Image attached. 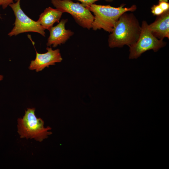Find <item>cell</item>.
I'll return each mask as SVG.
<instances>
[{
	"mask_svg": "<svg viewBox=\"0 0 169 169\" xmlns=\"http://www.w3.org/2000/svg\"><path fill=\"white\" fill-rule=\"evenodd\" d=\"M122 4L120 7H115L110 5H101L92 4L86 6L90 11L93 13L94 19L92 28L94 30L103 29L110 33L120 17L128 12H133L137 9L135 5L129 8L124 7Z\"/></svg>",
	"mask_w": 169,
	"mask_h": 169,
	"instance_id": "2",
	"label": "cell"
},
{
	"mask_svg": "<svg viewBox=\"0 0 169 169\" xmlns=\"http://www.w3.org/2000/svg\"><path fill=\"white\" fill-rule=\"evenodd\" d=\"M141 26V32L137 40L129 47L130 59H136L148 50H152L157 52L166 44V42L158 39L152 34L146 21H142Z\"/></svg>",
	"mask_w": 169,
	"mask_h": 169,
	"instance_id": "4",
	"label": "cell"
},
{
	"mask_svg": "<svg viewBox=\"0 0 169 169\" xmlns=\"http://www.w3.org/2000/svg\"><path fill=\"white\" fill-rule=\"evenodd\" d=\"M20 1L18 0L9 5L13 11L15 20L14 26L8 33V36L11 37L25 32H34L45 37V29L38 21L33 20L26 15L21 8Z\"/></svg>",
	"mask_w": 169,
	"mask_h": 169,
	"instance_id": "6",
	"label": "cell"
},
{
	"mask_svg": "<svg viewBox=\"0 0 169 169\" xmlns=\"http://www.w3.org/2000/svg\"><path fill=\"white\" fill-rule=\"evenodd\" d=\"M17 0H15L16 1H17Z\"/></svg>",
	"mask_w": 169,
	"mask_h": 169,
	"instance_id": "17",
	"label": "cell"
},
{
	"mask_svg": "<svg viewBox=\"0 0 169 169\" xmlns=\"http://www.w3.org/2000/svg\"><path fill=\"white\" fill-rule=\"evenodd\" d=\"M35 110L34 108H27L23 117L18 119V132L21 138H33L41 142L52 134L49 131L51 128L44 127V121L40 118H37Z\"/></svg>",
	"mask_w": 169,
	"mask_h": 169,
	"instance_id": "3",
	"label": "cell"
},
{
	"mask_svg": "<svg viewBox=\"0 0 169 169\" xmlns=\"http://www.w3.org/2000/svg\"><path fill=\"white\" fill-rule=\"evenodd\" d=\"M3 78V76L2 75H0V81L2 80Z\"/></svg>",
	"mask_w": 169,
	"mask_h": 169,
	"instance_id": "15",
	"label": "cell"
},
{
	"mask_svg": "<svg viewBox=\"0 0 169 169\" xmlns=\"http://www.w3.org/2000/svg\"><path fill=\"white\" fill-rule=\"evenodd\" d=\"M13 0H0V6H2L3 9H5L9 5L13 3Z\"/></svg>",
	"mask_w": 169,
	"mask_h": 169,
	"instance_id": "14",
	"label": "cell"
},
{
	"mask_svg": "<svg viewBox=\"0 0 169 169\" xmlns=\"http://www.w3.org/2000/svg\"><path fill=\"white\" fill-rule=\"evenodd\" d=\"M1 18V16H0V18Z\"/></svg>",
	"mask_w": 169,
	"mask_h": 169,
	"instance_id": "16",
	"label": "cell"
},
{
	"mask_svg": "<svg viewBox=\"0 0 169 169\" xmlns=\"http://www.w3.org/2000/svg\"><path fill=\"white\" fill-rule=\"evenodd\" d=\"M141 30L138 19L133 13L125 12L120 17L109 36L110 48L129 47L137 40Z\"/></svg>",
	"mask_w": 169,
	"mask_h": 169,
	"instance_id": "1",
	"label": "cell"
},
{
	"mask_svg": "<svg viewBox=\"0 0 169 169\" xmlns=\"http://www.w3.org/2000/svg\"><path fill=\"white\" fill-rule=\"evenodd\" d=\"M50 0L56 8L63 13L70 14L79 25L88 29L92 28L94 15L82 3H75L71 0Z\"/></svg>",
	"mask_w": 169,
	"mask_h": 169,
	"instance_id": "5",
	"label": "cell"
},
{
	"mask_svg": "<svg viewBox=\"0 0 169 169\" xmlns=\"http://www.w3.org/2000/svg\"><path fill=\"white\" fill-rule=\"evenodd\" d=\"M67 21V19H62L57 25L50 29L47 43L48 46L52 45L53 47H56L59 45L64 44L74 34L70 30L65 29V24Z\"/></svg>",
	"mask_w": 169,
	"mask_h": 169,
	"instance_id": "8",
	"label": "cell"
},
{
	"mask_svg": "<svg viewBox=\"0 0 169 169\" xmlns=\"http://www.w3.org/2000/svg\"><path fill=\"white\" fill-rule=\"evenodd\" d=\"M158 4L165 12L169 11V3L168 0H159Z\"/></svg>",
	"mask_w": 169,
	"mask_h": 169,
	"instance_id": "12",
	"label": "cell"
},
{
	"mask_svg": "<svg viewBox=\"0 0 169 169\" xmlns=\"http://www.w3.org/2000/svg\"><path fill=\"white\" fill-rule=\"evenodd\" d=\"M81 2L82 4L85 7L88 5L93 4L95 2L100 0H77ZM108 2H112L114 0H104Z\"/></svg>",
	"mask_w": 169,
	"mask_h": 169,
	"instance_id": "13",
	"label": "cell"
},
{
	"mask_svg": "<svg viewBox=\"0 0 169 169\" xmlns=\"http://www.w3.org/2000/svg\"><path fill=\"white\" fill-rule=\"evenodd\" d=\"M47 51L40 54L36 51V56L34 60H32L29 66L31 70H35L37 72L42 71L49 66L54 65L56 63L61 62L62 58L59 49L53 50L51 48L47 47Z\"/></svg>",
	"mask_w": 169,
	"mask_h": 169,
	"instance_id": "7",
	"label": "cell"
},
{
	"mask_svg": "<svg viewBox=\"0 0 169 169\" xmlns=\"http://www.w3.org/2000/svg\"><path fill=\"white\" fill-rule=\"evenodd\" d=\"M152 34L159 39L169 38V11L157 16L155 21L149 24Z\"/></svg>",
	"mask_w": 169,
	"mask_h": 169,
	"instance_id": "9",
	"label": "cell"
},
{
	"mask_svg": "<svg viewBox=\"0 0 169 169\" xmlns=\"http://www.w3.org/2000/svg\"><path fill=\"white\" fill-rule=\"evenodd\" d=\"M63 13L51 7L46 8L37 21L45 29L49 30L55 23H59Z\"/></svg>",
	"mask_w": 169,
	"mask_h": 169,
	"instance_id": "10",
	"label": "cell"
},
{
	"mask_svg": "<svg viewBox=\"0 0 169 169\" xmlns=\"http://www.w3.org/2000/svg\"><path fill=\"white\" fill-rule=\"evenodd\" d=\"M151 12L154 16H159L165 12L158 4L153 5L151 8Z\"/></svg>",
	"mask_w": 169,
	"mask_h": 169,
	"instance_id": "11",
	"label": "cell"
}]
</instances>
